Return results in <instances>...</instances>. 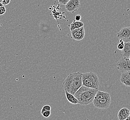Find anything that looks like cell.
I'll return each mask as SVG.
<instances>
[{
    "instance_id": "cell-19",
    "label": "cell",
    "mask_w": 130,
    "mask_h": 120,
    "mask_svg": "<svg viewBox=\"0 0 130 120\" xmlns=\"http://www.w3.org/2000/svg\"><path fill=\"white\" fill-rule=\"evenodd\" d=\"M11 0H3L2 2L3 5H7L9 3H10Z\"/></svg>"
},
{
    "instance_id": "cell-10",
    "label": "cell",
    "mask_w": 130,
    "mask_h": 120,
    "mask_svg": "<svg viewBox=\"0 0 130 120\" xmlns=\"http://www.w3.org/2000/svg\"><path fill=\"white\" fill-rule=\"evenodd\" d=\"M130 110L127 108L124 107L121 109L118 113V118L119 120H126L130 115Z\"/></svg>"
},
{
    "instance_id": "cell-3",
    "label": "cell",
    "mask_w": 130,
    "mask_h": 120,
    "mask_svg": "<svg viewBox=\"0 0 130 120\" xmlns=\"http://www.w3.org/2000/svg\"><path fill=\"white\" fill-rule=\"evenodd\" d=\"M94 106L99 109H106L111 104V98L109 93L98 90L93 100Z\"/></svg>"
},
{
    "instance_id": "cell-20",
    "label": "cell",
    "mask_w": 130,
    "mask_h": 120,
    "mask_svg": "<svg viewBox=\"0 0 130 120\" xmlns=\"http://www.w3.org/2000/svg\"><path fill=\"white\" fill-rule=\"evenodd\" d=\"M82 19V17L81 15L77 14L76 15H75V20L76 21H80Z\"/></svg>"
},
{
    "instance_id": "cell-8",
    "label": "cell",
    "mask_w": 130,
    "mask_h": 120,
    "mask_svg": "<svg viewBox=\"0 0 130 120\" xmlns=\"http://www.w3.org/2000/svg\"><path fill=\"white\" fill-rule=\"evenodd\" d=\"M71 37L73 39L76 41H80L85 37V30L84 27H81L78 28L71 31Z\"/></svg>"
},
{
    "instance_id": "cell-18",
    "label": "cell",
    "mask_w": 130,
    "mask_h": 120,
    "mask_svg": "<svg viewBox=\"0 0 130 120\" xmlns=\"http://www.w3.org/2000/svg\"><path fill=\"white\" fill-rule=\"evenodd\" d=\"M70 0H58V3L60 4L65 5Z\"/></svg>"
},
{
    "instance_id": "cell-24",
    "label": "cell",
    "mask_w": 130,
    "mask_h": 120,
    "mask_svg": "<svg viewBox=\"0 0 130 120\" xmlns=\"http://www.w3.org/2000/svg\"><path fill=\"white\" fill-rule=\"evenodd\" d=\"M129 60H130V56H129Z\"/></svg>"
},
{
    "instance_id": "cell-22",
    "label": "cell",
    "mask_w": 130,
    "mask_h": 120,
    "mask_svg": "<svg viewBox=\"0 0 130 120\" xmlns=\"http://www.w3.org/2000/svg\"><path fill=\"white\" fill-rule=\"evenodd\" d=\"M3 5V3H0V7L1 6H2Z\"/></svg>"
},
{
    "instance_id": "cell-1",
    "label": "cell",
    "mask_w": 130,
    "mask_h": 120,
    "mask_svg": "<svg viewBox=\"0 0 130 120\" xmlns=\"http://www.w3.org/2000/svg\"><path fill=\"white\" fill-rule=\"evenodd\" d=\"M82 77V73L80 72L69 74L62 83V87L65 91L74 95L83 86Z\"/></svg>"
},
{
    "instance_id": "cell-17",
    "label": "cell",
    "mask_w": 130,
    "mask_h": 120,
    "mask_svg": "<svg viewBox=\"0 0 130 120\" xmlns=\"http://www.w3.org/2000/svg\"><path fill=\"white\" fill-rule=\"evenodd\" d=\"M6 12V9L4 5L0 7V15H2L5 13Z\"/></svg>"
},
{
    "instance_id": "cell-12",
    "label": "cell",
    "mask_w": 130,
    "mask_h": 120,
    "mask_svg": "<svg viewBox=\"0 0 130 120\" xmlns=\"http://www.w3.org/2000/svg\"><path fill=\"white\" fill-rule=\"evenodd\" d=\"M65 92L66 97L69 102L71 104H72L74 105H76V104H79V101H78V100L75 97L74 95L71 94L67 91H65Z\"/></svg>"
},
{
    "instance_id": "cell-15",
    "label": "cell",
    "mask_w": 130,
    "mask_h": 120,
    "mask_svg": "<svg viewBox=\"0 0 130 120\" xmlns=\"http://www.w3.org/2000/svg\"><path fill=\"white\" fill-rule=\"evenodd\" d=\"M48 110H51V107L48 105H45L42 107L41 110V113L42 114L44 111H48Z\"/></svg>"
},
{
    "instance_id": "cell-21",
    "label": "cell",
    "mask_w": 130,
    "mask_h": 120,
    "mask_svg": "<svg viewBox=\"0 0 130 120\" xmlns=\"http://www.w3.org/2000/svg\"><path fill=\"white\" fill-rule=\"evenodd\" d=\"M126 120H130V115H129V116H128V117L127 118V119H126Z\"/></svg>"
},
{
    "instance_id": "cell-4",
    "label": "cell",
    "mask_w": 130,
    "mask_h": 120,
    "mask_svg": "<svg viewBox=\"0 0 130 120\" xmlns=\"http://www.w3.org/2000/svg\"><path fill=\"white\" fill-rule=\"evenodd\" d=\"M83 86L89 88L98 89L100 86L99 78L96 73L88 72L82 73V77Z\"/></svg>"
},
{
    "instance_id": "cell-11",
    "label": "cell",
    "mask_w": 130,
    "mask_h": 120,
    "mask_svg": "<svg viewBox=\"0 0 130 120\" xmlns=\"http://www.w3.org/2000/svg\"><path fill=\"white\" fill-rule=\"evenodd\" d=\"M123 57L129 58L130 56V42H125L124 47L122 50Z\"/></svg>"
},
{
    "instance_id": "cell-5",
    "label": "cell",
    "mask_w": 130,
    "mask_h": 120,
    "mask_svg": "<svg viewBox=\"0 0 130 120\" xmlns=\"http://www.w3.org/2000/svg\"><path fill=\"white\" fill-rule=\"evenodd\" d=\"M117 69L121 73L130 71V60L129 58L123 57L117 63Z\"/></svg>"
},
{
    "instance_id": "cell-7",
    "label": "cell",
    "mask_w": 130,
    "mask_h": 120,
    "mask_svg": "<svg viewBox=\"0 0 130 120\" xmlns=\"http://www.w3.org/2000/svg\"><path fill=\"white\" fill-rule=\"evenodd\" d=\"M80 7L79 0H70L65 5V9L69 12L73 13L78 10Z\"/></svg>"
},
{
    "instance_id": "cell-16",
    "label": "cell",
    "mask_w": 130,
    "mask_h": 120,
    "mask_svg": "<svg viewBox=\"0 0 130 120\" xmlns=\"http://www.w3.org/2000/svg\"><path fill=\"white\" fill-rule=\"evenodd\" d=\"M41 114L44 117H49L50 116H51V110L45 111L43 113H42Z\"/></svg>"
},
{
    "instance_id": "cell-9",
    "label": "cell",
    "mask_w": 130,
    "mask_h": 120,
    "mask_svg": "<svg viewBox=\"0 0 130 120\" xmlns=\"http://www.w3.org/2000/svg\"><path fill=\"white\" fill-rule=\"evenodd\" d=\"M120 81L125 86L130 87V71L122 73Z\"/></svg>"
},
{
    "instance_id": "cell-2",
    "label": "cell",
    "mask_w": 130,
    "mask_h": 120,
    "mask_svg": "<svg viewBox=\"0 0 130 120\" xmlns=\"http://www.w3.org/2000/svg\"><path fill=\"white\" fill-rule=\"evenodd\" d=\"M98 90L82 86L75 92L74 96L78 100L79 104L87 105L93 103Z\"/></svg>"
},
{
    "instance_id": "cell-23",
    "label": "cell",
    "mask_w": 130,
    "mask_h": 120,
    "mask_svg": "<svg viewBox=\"0 0 130 120\" xmlns=\"http://www.w3.org/2000/svg\"><path fill=\"white\" fill-rule=\"evenodd\" d=\"M3 0H0V3H2Z\"/></svg>"
},
{
    "instance_id": "cell-13",
    "label": "cell",
    "mask_w": 130,
    "mask_h": 120,
    "mask_svg": "<svg viewBox=\"0 0 130 120\" xmlns=\"http://www.w3.org/2000/svg\"><path fill=\"white\" fill-rule=\"evenodd\" d=\"M70 27V31H72L74 29H76L80 28L81 27L84 26V24L83 22H81L80 21H74L73 22L70 24V26H69Z\"/></svg>"
},
{
    "instance_id": "cell-6",
    "label": "cell",
    "mask_w": 130,
    "mask_h": 120,
    "mask_svg": "<svg viewBox=\"0 0 130 120\" xmlns=\"http://www.w3.org/2000/svg\"><path fill=\"white\" fill-rule=\"evenodd\" d=\"M117 37L124 42H130V26L120 29L117 33Z\"/></svg>"
},
{
    "instance_id": "cell-14",
    "label": "cell",
    "mask_w": 130,
    "mask_h": 120,
    "mask_svg": "<svg viewBox=\"0 0 130 120\" xmlns=\"http://www.w3.org/2000/svg\"><path fill=\"white\" fill-rule=\"evenodd\" d=\"M120 43L117 45V48L119 50H122L124 47L125 42L122 39H119Z\"/></svg>"
}]
</instances>
